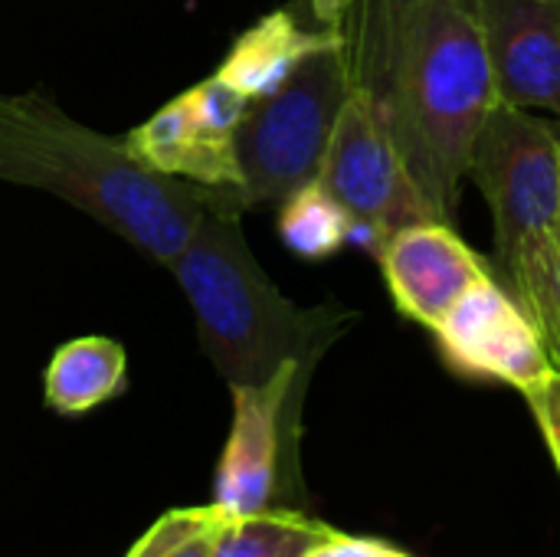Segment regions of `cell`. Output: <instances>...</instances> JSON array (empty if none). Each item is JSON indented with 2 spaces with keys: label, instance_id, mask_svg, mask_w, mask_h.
I'll list each match as a JSON object with an SVG mask.
<instances>
[{
  "label": "cell",
  "instance_id": "obj_4",
  "mask_svg": "<svg viewBox=\"0 0 560 557\" xmlns=\"http://www.w3.org/2000/svg\"><path fill=\"white\" fill-rule=\"evenodd\" d=\"M348 92L351 69L341 43L308 56L272 95L249 102L236 131L243 197L249 207L282 204L299 187L318 181Z\"/></svg>",
  "mask_w": 560,
  "mask_h": 557
},
{
  "label": "cell",
  "instance_id": "obj_7",
  "mask_svg": "<svg viewBox=\"0 0 560 557\" xmlns=\"http://www.w3.org/2000/svg\"><path fill=\"white\" fill-rule=\"evenodd\" d=\"M253 98L210 76L158 108L125 141L158 174L213 190H243L236 131Z\"/></svg>",
  "mask_w": 560,
  "mask_h": 557
},
{
  "label": "cell",
  "instance_id": "obj_11",
  "mask_svg": "<svg viewBox=\"0 0 560 557\" xmlns=\"http://www.w3.org/2000/svg\"><path fill=\"white\" fill-rule=\"evenodd\" d=\"M381 269L397 309L430 332L492 269L466 246L453 223L423 220L397 230L381 250Z\"/></svg>",
  "mask_w": 560,
  "mask_h": 557
},
{
  "label": "cell",
  "instance_id": "obj_21",
  "mask_svg": "<svg viewBox=\"0 0 560 557\" xmlns=\"http://www.w3.org/2000/svg\"><path fill=\"white\" fill-rule=\"evenodd\" d=\"M555 240H558V250H560V223H558V230H555Z\"/></svg>",
  "mask_w": 560,
  "mask_h": 557
},
{
  "label": "cell",
  "instance_id": "obj_1",
  "mask_svg": "<svg viewBox=\"0 0 560 557\" xmlns=\"http://www.w3.org/2000/svg\"><path fill=\"white\" fill-rule=\"evenodd\" d=\"M341 23L351 85L390 135L440 223H456L476 135L502 102L479 0H354Z\"/></svg>",
  "mask_w": 560,
  "mask_h": 557
},
{
  "label": "cell",
  "instance_id": "obj_9",
  "mask_svg": "<svg viewBox=\"0 0 560 557\" xmlns=\"http://www.w3.org/2000/svg\"><path fill=\"white\" fill-rule=\"evenodd\" d=\"M433 335L450 368L469 378L502 381L528 394L555 374L535 322L492 272L446 312Z\"/></svg>",
  "mask_w": 560,
  "mask_h": 557
},
{
  "label": "cell",
  "instance_id": "obj_17",
  "mask_svg": "<svg viewBox=\"0 0 560 557\" xmlns=\"http://www.w3.org/2000/svg\"><path fill=\"white\" fill-rule=\"evenodd\" d=\"M525 401L532 404V414H535V423L551 450V460H555V469L560 476V374H548L538 387H532L525 394Z\"/></svg>",
  "mask_w": 560,
  "mask_h": 557
},
{
  "label": "cell",
  "instance_id": "obj_15",
  "mask_svg": "<svg viewBox=\"0 0 560 557\" xmlns=\"http://www.w3.org/2000/svg\"><path fill=\"white\" fill-rule=\"evenodd\" d=\"M505 289L535 322L548 358L560 374V250L555 233L528 240Z\"/></svg>",
  "mask_w": 560,
  "mask_h": 557
},
{
  "label": "cell",
  "instance_id": "obj_5",
  "mask_svg": "<svg viewBox=\"0 0 560 557\" xmlns=\"http://www.w3.org/2000/svg\"><path fill=\"white\" fill-rule=\"evenodd\" d=\"M469 174L495 217V279L505 286L528 240L560 223V135L528 108L499 102L482 121Z\"/></svg>",
  "mask_w": 560,
  "mask_h": 557
},
{
  "label": "cell",
  "instance_id": "obj_8",
  "mask_svg": "<svg viewBox=\"0 0 560 557\" xmlns=\"http://www.w3.org/2000/svg\"><path fill=\"white\" fill-rule=\"evenodd\" d=\"M312 371L289 364L259 387L233 391V427L213 479V509L243 519L272 509L279 496L282 443L295 433V407Z\"/></svg>",
  "mask_w": 560,
  "mask_h": 557
},
{
  "label": "cell",
  "instance_id": "obj_18",
  "mask_svg": "<svg viewBox=\"0 0 560 557\" xmlns=\"http://www.w3.org/2000/svg\"><path fill=\"white\" fill-rule=\"evenodd\" d=\"M305 557H410L407 552L377 542V538H361V535H341L331 532L325 542H318Z\"/></svg>",
  "mask_w": 560,
  "mask_h": 557
},
{
  "label": "cell",
  "instance_id": "obj_14",
  "mask_svg": "<svg viewBox=\"0 0 560 557\" xmlns=\"http://www.w3.org/2000/svg\"><path fill=\"white\" fill-rule=\"evenodd\" d=\"M335 529L302 512L266 509L243 519H223L213 557H305Z\"/></svg>",
  "mask_w": 560,
  "mask_h": 557
},
{
  "label": "cell",
  "instance_id": "obj_6",
  "mask_svg": "<svg viewBox=\"0 0 560 557\" xmlns=\"http://www.w3.org/2000/svg\"><path fill=\"white\" fill-rule=\"evenodd\" d=\"M318 184L348 210V243H358L374 256H381L384 243L397 230L436 220L410 181L390 135L374 115L371 98L358 85H351L338 112Z\"/></svg>",
  "mask_w": 560,
  "mask_h": 557
},
{
  "label": "cell",
  "instance_id": "obj_2",
  "mask_svg": "<svg viewBox=\"0 0 560 557\" xmlns=\"http://www.w3.org/2000/svg\"><path fill=\"white\" fill-rule=\"evenodd\" d=\"M0 181L69 200L167 269L210 204H246L243 190L190 187V181L151 171L125 138L72 121L43 92H0Z\"/></svg>",
  "mask_w": 560,
  "mask_h": 557
},
{
  "label": "cell",
  "instance_id": "obj_3",
  "mask_svg": "<svg viewBox=\"0 0 560 557\" xmlns=\"http://www.w3.org/2000/svg\"><path fill=\"white\" fill-rule=\"evenodd\" d=\"M243 210V200L210 204L171 269L194 305L213 368L230 387H259L289 364L312 371L354 315L289 302L253 259L240 230Z\"/></svg>",
  "mask_w": 560,
  "mask_h": 557
},
{
  "label": "cell",
  "instance_id": "obj_16",
  "mask_svg": "<svg viewBox=\"0 0 560 557\" xmlns=\"http://www.w3.org/2000/svg\"><path fill=\"white\" fill-rule=\"evenodd\" d=\"M276 230L295 256L325 259L351 240V217L318 181H312L279 204Z\"/></svg>",
  "mask_w": 560,
  "mask_h": 557
},
{
  "label": "cell",
  "instance_id": "obj_10",
  "mask_svg": "<svg viewBox=\"0 0 560 557\" xmlns=\"http://www.w3.org/2000/svg\"><path fill=\"white\" fill-rule=\"evenodd\" d=\"M499 98L560 115V0H479Z\"/></svg>",
  "mask_w": 560,
  "mask_h": 557
},
{
  "label": "cell",
  "instance_id": "obj_19",
  "mask_svg": "<svg viewBox=\"0 0 560 557\" xmlns=\"http://www.w3.org/2000/svg\"><path fill=\"white\" fill-rule=\"evenodd\" d=\"M315 20H322L325 26H341L348 10L354 7V0H308Z\"/></svg>",
  "mask_w": 560,
  "mask_h": 557
},
{
  "label": "cell",
  "instance_id": "obj_13",
  "mask_svg": "<svg viewBox=\"0 0 560 557\" xmlns=\"http://www.w3.org/2000/svg\"><path fill=\"white\" fill-rule=\"evenodd\" d=\"M128 384V355L115 338L85 335L66 341L46 364L43 401L62 417L89 414L118 397Z\"/></svg>",
  "mask_w": 560,
  "mask_h": 557
},
{
  "label": "cell",
  "instance_id": "obj_20",
  "mask_svg": "<svg viewBox=\"0 0 560 557\" xmlns=\"http://www.w3.org/2000/svg\"><path fill=\"white\" fill-rule=\"evenodd\" d=\"M217 532H220V529H213V532H203V535L190 538L187 545H180V548H174V552H167V555H161V557H213Z\"/></svg>",
  "mask_w": 560,
  "mask_h": 557
},
{
  "label": "cell",
  "instance_id": "obj_12",
  "mask_svg": "<svg viewBox=\"0 0 560 557\" xmlns=\"http://www.w3.org/2000/svg\"><path fill=\"white\" fill-rule=\"evenodd\" d=\"M341 43V26L305 30L289 10H276L236 36L217 76L240 89L246 98H262L272 95L308 56Z\"/></svg>",
  "mask_w": 560,
  "mask_h": 557
}]
</instances>
